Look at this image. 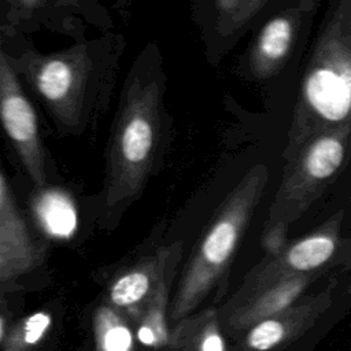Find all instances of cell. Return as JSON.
Returning <instances> with one entry per match:
<instances>
[{
  "label": "cell",
  "instance_id": "obj_9",
  "mask_svg": "<svg viewBox=\"0 0 351 351\" xmlns=\"http://www.w3.org/2000/svg\"><path fill=\"white\" fill-rule=\"evenodd\" d=\"M336 281L322 291L302 296L284 311L256 322L243 333L241 351H273L311 328L333 302Z\"/></svg>",
  "mask_w": 351,
  "mask_h": 351
},
{
  "label": "cell",
  "instance_id": "obj_8",
  "mask_svg": "<svg viewBox=\"0 0 351 351\" xmlns=\"http://www.w3.org/2000/svg\"><path fill=\"white\" fill-rule=\"evenodd\" d=\"M181 256L182 244L180 241L143 256L111 280L104 302L125 314L133 324L160 282L176 271Z\"/></svg>",
  "mask_w": 351,
  "mask_h": 351
},
{
  "label": "cell",
  "instance_id": "obj_1",
  "mask_svg": "<svg viewBox=\"0 0 351 351\" xmlns=\"http://www.w3.org/2000/svg\"><path fill=\"white\" fill-rule=\"evenodd\" d=\"M351 126V0L335 1L322 19L288 130L289 159L314 136Z\"/></svg>",
  "mask_w": 351,
  "mask_h": 351
},
{
  "label": "cell",
  "instance_id": "obj_13",
  "mask_svg": "<svg viewBox=\"0 0 351 351\" xmlns=\"http://www.w3.org/2000/svg\"><path fill=\"white\" fill-rule=\"evenodd\" d=\"M176 271L170 273L133 321L136 343L148 350H162L170 344L169 304Z\"/></svg>",
  "mask_w": 351,
  "mask_h": 351
},
{
  "label": "cell",
  "instance_id": "obj_14",
  "mask_svg": "<svg viewBox=\"0 0 351 351\" xmlns=\"http://www.w3.org/2000/svg\"><path fill=\"white\" fill-rule=\"evenodd\" d=\"M170 330V344L180 351H228L217 310L189 315Z\"/></svg>",
  "mask_w": 351,
  "mask_h": 351
},
{
  "label": "cell",
  "instance_id": "obj_17",
  "mask_svg": "<svg viewBox=\"0 0 351 351\" xmlns=\"http://www.w3.org/2000/svg\"><path fill=\"white\" fill-rule=\"evenodd\" d=\"M51 325L49 311L40 310L26 315L7 333L3 351H32L44 339Z\"/></svg>",
  "mask_w": 351,
  "mask_h": 351
},
{
  "label": "cell",
  "instance_id": "obj_5",
  "mask_svg": "<svg viewBox=\"0 0 351 351\" xmlns=\"http://www.w3.org/2000/svg\"><path fill=\"white\" fill-rule=\"evenodd\" d=\"M350 137L351 126L322 132L287 159L266 226L289 228L310 208L344 166Z\"/></svg>",
  "mask_w": 351,
  "mask_h": 351
},
{
  "label": "cell",
  "instance_id": "obj_20",
  "mask_svg": "<svg viewBox=\"0 0 351 351\" xmlns=\"http://www.w3.org/2000/svg\"><path fill=\"white\" fill-rule=\"evenodd\" d=\"M32 270L29 266H26L23 262L0 252V282L18 277L26 271Z\"/></svg>",
  "mask_w": 351,
  "mask_h": 351
},
{
  "label": "cell",
  "instance_id": "obj_3",
  "mask_svg": "<svg viewBox=\"0 0 351 351\" xmlns=\"http://www.w3.org/2000/svg\"><path fill=\"white\" fill-rule=\"evenodd\" d=\"M162 92L156 78L129 74L108 141L107 210L134 199L154 170L160 145Z\"/></svg>",
  "mask_w": 351,
  "mask_h": 351
},
{
  "label": "cell",
  "instance_id": "obj_11",
  "mask_svg": "<svg viewBox=\"0 0 351 351\" xmlns=\"http://www.w3.org/2000/svg\"><path fill=\"white\" fill-rule=\"evenodd\" d=\"M310 4L302 1L273 15L263 25L250 53V69L255 77H271L285 66Z\"/></svg>",
  "mask_w": 351,
  "mask_h": 351
},
{
  "label": "cell",
  "instance_id": "obj_10",
  "mask_svg": "<svg viewBox=\"0 0 351 351\" xmlns=\"http://www.w3.org/2000/svg\"><path fill=\"white\" fill-rule=\"evenodd\" d=\"M322 273L324 270L281 280L230 310L217 311L222 330L230 335L244 333L256 322L284 311L299 300Z\"/></svg>",
  "mask_w": 351,
  "mask_h": 351
},
{
  "label": "cell",
  "instance_id": "obj_16",
  "mask_svg": "<svg viewBox=\"0 0 351 351\" xmlns=\"http://www.w3.org/2000/svg\"><path fill=\"white\" fill-rule=\"evenodd\" d=\"M92 329L96 351H136L132 321L106 302L96 307Z\"/></svg>",
  "mask_w": 351,
  "mask_h": 351
},
{
  "label": "cell",
  "instance_id": "obj_6",
  "mask_svg": "<svg viewBox=\"0 0 351 351\" xmlns=\"http://www.w3.org/2000/svg\"><path fill=\"white\" fill-rule=\"evenodd\" d=\"M343 218L344 211L339 210L308 234L288 241L278 254L265 256L245 274L239 289L218 311L230 310L281 280L324 270L340 247Z\"/></svg>",
  "mask_w": 351,
  "mask_h": 351
},
{
  "label": "cell",
  "instance_id": "obj_7",
  "mask_svg": "<svg viewBox=\"0 0 351 351\" xmlns=\"http://www.w3.org/2000/svg\"><path fill=\"white\" fill-rule=\"evenodd\" d=\"M0 125L37 186L45 184V158L34 108L22 90L0 37Z\"/></svg>",
  "mask_w": 351,
  "mask_h": 351
},
{
  "label": "cell",
  "instance_id": "obj_19",
  "mask_svg": "<svg viewBox=\"0 0 351 351\" xmlns=\"http://www.w3.org/2000/svg\"><path fill=\"white\" fill-rule=\"evenodd\" d=\"M287 233L288 228L282 225H273L265 228V232L262 234V247L266 251V256L278 254L288 244Z\"/></svg>",
  "mask_w": 351,
  "mask_h": 351
},
{
  "label": "cell",
  "instance_id": "obj_15",
  "mask_svg": "<svg viewBox=\"0 0 351 351\" xmlns=\"http://www.w3.org/2000/svg\"><path fill=\"white\" fill-rule=\"evenodd\" d=\"M33 213L41 229L53 239H70L78 225L74 200L62 189H41L33 197Z\"/></svg>",
  "mask_w": 351,
  "mask_h": 351
},
{
  "label": "cell",
  "instance_id": "obj_4",
  "mask_svg": "<svg viewBox=\"0 0 351 351\" xmlns=\"http://www.w3.org/2000/svg\"><path fill=\"white\" fill-rule=\"evenodd\" d=\"M108 44H77L60 52H26L18 69L41 97L53 118L69 130H81L90 110L100 104L104 81L111 77Z\"/></svg>",
  "mask_w": 351,
  "mask_h": 351
},
{
  "label": "cell",
  "instance_id": "obj_2",
  "mask_svg": "<svg viewBox=\"0 0 351 351\" xmlns=\"http://www.w3.org/2000/svg\"><path fill=\"white\" fill-rule=\"evenodd\" d=\"M269 181L267 167H251L221 203L207 230L193 248L176 293L169 304V321L189 315L219 287L244 237Z\"/></svg>",
  "mask_w": 351,
  "mask_h": 351
},
{
  "label": "cell",
  "instance_id": "obj_21",
  "mask_svg": "<svg viewBox=\"0 0 351 351\" xmlns=\"http://www.w3.org/2000/svg\"><path fill=\"white\" fill-rule=\"evenodd\" d=\"M1 333H3V318L0 315V337H1Z\"/></svg>",
  "mask_w": 351,
  "mask_h": 351
},
{
  "label": "cell",
  "instance_id": "obj_12",
  "mask_svg": "<svg viewBox=\"0 0 351 351\" xmlns=\"http://www.w3.org/2000/svg\"><path fill=\"white\" fill-rule=\"evenodd\" d=\"M0 252L33 269L40 262V251L33 243L23 217L14 202L8 184L0 170Z\"/></svg>",
  "mask_w": 351,
  "mask_h": 351
},
{
  "label": "cell",
  "instance_id": "obj_18",
  "mask_svg": "<svg viewBox=\"0 0 351 351\" xmlns=\"http://www.w3.org/2000/svg\"><path fill=\"white\" fill-rule=\"evenodd\" d=\"M221 33H233L250 23L266 5L262 0H218L213 3Z\"/></svg>",
  "mask_w": 351,
  "mask_h": 351
}]
</instances>
